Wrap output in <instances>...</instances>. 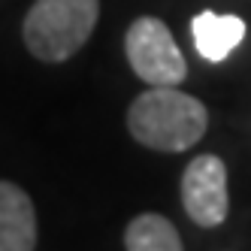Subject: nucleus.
I'll return each mask as SVG.
<instances>
[{
  "instance_id": "obj_1",
  "label": "nucleus",
  "mask_w": 251,
  "mask_h": 251,
  "mask_svg": "<svg viewBox=\"0 0 251 251\" xmlns=\"http://www.w3.org/2000/svg\"><path fill=\"white\" fill-rule=\"evenodd\" d=\"M209 127L206 106L182 94L178 85H149L127 109V130L136 142L157 151H185Z\"/></svg>"
},
{
  "instance_id": "obj_2",
  "label": "nucleus",
  "mask_w": 251,
  "mask_h": 251,
  "mask_svg": "<svg viewBox=\"0 0 251 251\" xmlns=\"http://www.w3.org/2000/svg\"><path fill=\"white\" fill-rule=\"evenodd\" d=\"M100 19V0H37L22 25L33 58L61 64L91 40Z\"/></svg>"
},
{
  "instance_id": "obj_3",
  "label": "nucleus",
  "mask_w": 251,
  "mask_h": 251,
  "mask_svg": "<svg viewBox=\"0 0 251 251\" xmlns=\"http://www.w3.org/2000/svg\"><path fill=\"white\" fill-rule=\"evenodd\" d=\"M124 51L133 73L146 85H182L188 76L185 55L178 51L170 27L154 15H142L127 27Z\"/></svg>"
},
{
  "instance_id": "obj_4",
  "label": "nucleus",
  "mask_w": 251,
  "mask_h": 251,
  "mask_svg": "<svg viewBox=\"0 0 251 251\" xmlns=\"http://www.w3.org/2000/svg\"><path fill=\"white\" fill-rule=\"evenodd\" d=\"M182 206L200 227H218L227 218V167L218 154L194 157L182 176Z\"/></svg>"
},
{
  "instance_id": "obj_5",
  "label": "nucleus",
  "mask_w": 251,
  "mask_h": 251,
  "mask_svg": "<svg viewBox=\"0 0 251 251\" xmlns=\"http://www.w3.org/2000/svg\"><path fill=\"white\" fill-rule=\"evenodd\" d=\"M37 245V215L27 191L0 182V251H30Z\"/></svg>"
},
{
  "instance_id": "obj_6",
  "label": "nucleus",
  "mask_w": 251,
  "mask_h": 251,
  "mask_svg": "<svg viewBox=\"0 0 251 251\" xmlns=\"http://www.w3.org/2000/svg\"><path fill=\"white\" fill-rule=\"evenodd\" d=\"M191 30H194V43H197L200 58H206L209 64H221L242 43L245 22L239 15H218V12L206 9L200 15H194Z\"/></svg>"
},
{
  "instance_id": "obj_7",
  "label": "nucleus",
  "mask_w": 251,
  "mask_h": 251,
  "mask_svg": "<svg viewBox=\"0 0 251 251\" xmlns=\"http://www.w3.org/2000/svg\"><path fill=\"white\" fill-rule=\"evenodd\" d=\"M124 248L127 251H182L176 227L154 212H142L124 230Z\"/></svg>"
}]
</instances>
